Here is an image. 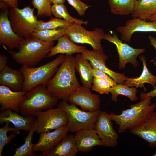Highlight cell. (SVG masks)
I'll list each match as a JSON object with an SVG mask.
<instances>
[{"label":"cell","instance_id":"cell-1","mask_svg":"<svg viewBox=\"0 0 156 156\" xmlns=\"http://www.w3.org/2000/svg\"><path fill=\"white\" fill-rule=\"evenodd\" d=\"M74 60L72 55H65L64 61L47 84L51 94L58 99L67 101L68 97L81 86L76 77Z\"/></svg>","mask_w":156,"mask_h":156},{"label":"cell","instance_id":"cell-2","mask_svg":"<svg viewBox=\"0 0 156 156\" xmlns=\"http://www.w3.org/2000/svg\"><path fill=\"white\" fill-rule=\"evenodd\" d=\"M54 43L44 41L32 36L24 38L17 48L18 51L11 52L12 57L22 66L34 67L48 57Z\"/></svg>","mask_w":156,"mask_h":156},{"label":"cell","instance_id":"cell-3","mask_svg":"<svg viewBox=\"0 0 156 156\" xmlns=\"http://www.w3.org/2000/svg\"><path fill=\"white\" fill-rule=\"evenodd\" d=\"M151 97L146 98L140 101L129 106V109L123 110L120 114H109L112 120L118 125V132L121 133L143 122L156 109V102L152 104Z\"/></svg>","mask_w":156,"mask_h":156},{"label":"cell","instance_id":"cell-4","mask_svg":"<svg viewBox=\"0 0 156 156\" xmlns=\"http://www.w3.org/2000/svg\"><path fill=\"white\" fill-rule=\"evenodd\" d=\"M58 99L52 96L47 87L38 85L27 91L19 106V112L24 116H36L39 112L53 108Z\"/></svg>","mask_w":156,"mask_h":156},{"label":"cell","instance_id":"cell-5","mask_svg":"<svg viewBox=\"0 0 156 156\" xmlns=\"http://www.w3.org/2000/svg\"><path fill=\"white\" fill-rule=\"evenodd\" d=\"M65 55L60 54L53 60L36 68L22 66L19 70L23 73L25 80L23 91L27 92L38 85L47 86L64 61Z\"/></svg>","mask_w":156,"mask_h":156},{"label":"cell","instance_id":"cell-6","mask_svg":"<svg viewBox=\"0 0 156 156\" xmlns=\"http://www.w3.org/2000/svg\"><path fill=\"white\" fill-rule=\"evenodd\" d=\"M67 101H62L57 105L66 112L68 121L67 126L69 131L74 133L83 129L94 128L101 111V109L93 112H86L82 110L76 105L69 104Z\"/></svg>","mask_w":156,"mask_h":156},{"label":"cell","instance_id":"cell-7","mask_svg":"<svg viewBox=\"0 0 156 156\" xmlns=\"http://www.w3.org/2000/svg\"><path fill=\"white\" fill-rule=\"evenodd\" d=\"M34 8L26 6L23 9L11 8L8 16L12 28L19 36L24 38L31 36L38 20L34 14Z\"/></svg>","mask_w":156,"mask_h":156},{"label":"cell","instance_id":"cell-8","mask_svg":"<svg viewBox=\"0 0 156 156\" xmlns=\"http://www.w3.org/2000/svg\"><path fill=\"white\" fill-rule=\"evenodd\" d=\"M81 25L71 23L66 28L64 35L74 43L88 44L93 49L103 52L101 42L105 34L103 30L98 27L89 31Z\"/></svg>","mask_w":156,"mask_h":156},{"label":"cell","instance_id":"cell-9","mask_svg":"<svg viewBox=\"0 0 156 156\" xmlns=\"http://www.w3.org/2000/svg\"><path fill=\"white\" fill-rule=\"evenodd\" d=\"M36 116L37 127L36 132L40 134L66 125L68 121L65 111L58 107L39 112Z\"/></svg>","mask_w":156,"mask_h":156},{"label":"cell","instance_id":"cell-10","mask_svg":"<svg viewBox=\"0 0 156 156\" xmlns=\"http://www.w3.org/2000/svg\"><path fill=\"white\" fill-rule=\"evenodd\" d=\"M104 39L116 46L119 56V69H124L126 64L128 63H131L135 68L138 66L139 62L136 60L137 58L145 51V49L134 48L123 42L113 31H111L110 33L105 34Z\"/></svg>","mask_w":156,"mask_h":156},{"label":"cell","instance_id":"cell-11","mask_svg":"<svg viewBox=\"0 0 156 156\" xmlns=\"http://www.w3.org/2000/svg\"><path fill=\"white\" fill-rule=\"evenodd\" d=\"M109 114L101 111L94 128L100 139L107 146L114 147L118 144L119 135L114 130Z\"/></svg>","mask_w":156,"mask_h":156},{"label":"cell","instance_id":"cell-12","mask_svg":"<svg viewBox=\"0 0 156 156\" xmlns=\"http://www.w3.org/2000/svg\"><path fill=\"white\" fill-rule=\"evenodd\" d=\"M69 131L67 125L57 128L51 132L40 134L38 142L34 144V151H40L39 156H44L51 151L65 138Z\"/></svg>","mask_w":156,"mask_h":156},{"label":"cell","instance_id":"cell-13","mask_svg":"<svg viewBox=\"0 0 156 156\" xmlns=\"http://www.w3.org/2000/svg\"><path fill=\"white\" fill-rule=\"evenodd\" d=\"M90 89L81 86L68 97L67 101L79 106L85 111L93 112L99 109L100 105L99 96L92 93Z\"/></svg>","mask_w":156,"mask_h":156},{"label":"cell","instance_id":"cell-14","mask_svg":"<svg viewBox=\"0 0 156 156\" xmlns=\"http://www.w3.org/2000/svg\"><path fill=\"white\" fill-rule=\"evenodd\" d=\"M120 35L122 41L130 44L132 35L137 32H156V21H147L139 18L129 19L123 26L116 29Z\"/></svg>","mask_w":156,"mask_h":156},{"label":"cell","instance_id":"cell-15","mask_svg":"<svg viewBox=\"0 0 156 156\" xmlns=\"http://www.w3.org/2000/svg\"><path fill=\"white\" fill-rule=\"evenodd\" d=\"M81 55L90 62L92 67H95L108 74L117 84L122 83L128 78L125 74L113 71L107 67L106 62L108 57L104 53L96 50L86 49Z\"/></svg>","mask_w":156,"mask_h":156},{"label":"cell","instance_id":"cell-16","mask_svg":"<svg viewBox=\"0 0 156 156\" xmlns=\"http://www.w3.org/2000/svg\"><path fill=\"white\" fill-rule=\"evenodd\" d=\"M75 133L74 138L79 152H90L96 146L107 147L99 138L94 128L82 129Z\"/></svg>","mask_w":156,"mask_h":156},{"label":"cell","instance_id":"cell-17","mask_svg":"<svg viewBox=\"0 0 156 156\" xmlns=\"http://www.w3.org/2000/svg\"><path fill=\"white\" fill-rule=\"evenodd\" d=\"M130 131L133 135L146 141L150 147L156 146V112L154 111L143 122Z\"/></svg>","mask_w":156,"mask_h":156},{"label":"cell","instance_id":"cell-18","mask_svg":"<svg viewBox=\"0 0 156 156\" xmlns=\"http://www.w3.org/2000/svg\"><path fill=\"white\" fill-rule=\"evenodd\" d=\"M8 10L0 15V45H5L12 50L18 48L24 38L21 37L13 31L8 16Z\"/></svg>","mask_w":156,"mask_h":156},{"label":"cell","instance_id":"cell-19","mask_svg":"<svg viewBox=\"0 0 156 156\" xmlns=\"http://www.w3.org/2000/svg\"><path fill=\"white\" fill-rule=\"evenodd\" d=\"M27 92L13 91L8 87L0 86V111L10 109L19 112V106Z\"/></svg>","mask_w":156,"mask_h":156},{"label":"cell","instance_id":"cell-20","mask_svg":"<svg viewBox=\"0 0 156 156\" xmlns=\"http://www.w3.org/2000/svg\"><path fill=\"white\" fill-rule=\"evenodd\" d=\"M0 72V85L6 86L14 91H23L25 78L19 69H14L7 66Z\"/></svg>","mask_w":156,"mask_h":156},{"label":"cell","instance_id":"cell-21","mask_svg":"<svg viewBox=\"0 0 156 156\" xmlns=\"http://www.w3.org/2000/svg\"><path fill=\"white\" fill-rule=\"evenodd\" d=\"M34 117L21 116L11 109H6L0 113V124L3 125L9 122L12 123L17 129L29 132L36 120Z\"/></svg>","mask_w":156,"mask_h":156},{"label":"cell","instance_id":"cell-22","mask_svg":"<svg viewBox=\"0 0 156 156\" xmlns=\"http://www.w3.org/2000/svg\"><path fill=\"white\" fill-rule=\"evenodd\" d=\"M74 63L75 70L79 73L83 86L91 88L94 77L92 67L88 60L81 54H77L74 57Z\"/></svg>","mask_w":156,"mask_h":156},{"label":"cell","instance_id":"cell-23","mask_svg":"<svg viewBox=\"0 0 156 156\" xmlns=\"http://www.w3.org/2000/svg\"><path fill=\"white\" fill-rule=\"evenodd\" d=\"M57 40V44L53 47L47 57H51L58 54L72 55L76 53H81L86 49L85 46L75 44L64 35Z\"/></svg>","mask_w":156,"mask_h":156},{"label":"cell","instance_id":"cell-24","mask_svg":"<svg viewBox=\"0 0 156 156\" xmlns=\"http://www.w3.org/2000/svg\"><path fill=\"white\" fill-rule=\"evenodd\" d=\"M140 59L143 63V69L141 75L138 77L128 78L123 84L129 87L143 88L144 92L147 89L144 84L147 83L155 86L156 84V76L153 75L147 67L146 60L144 56H140Z\"/></svg>","mask_w":156,"mask_h":156},{"label":"cell","instance_id":"cell-25","mask_svg":"<svg viewBox=\"0 0 156 156\" xmlns=\"http://www.w3.org/2000/svg\"><path fill=\"white\" fill-rule=\"evenodd\" d=\"M78 152L74 135L67 134L57 146L44 156H75Z\"/></svg>","mask_w":156,"mask_h":156},{"label":"cell","instance_id":"cell-26","mask_svg":"<svg viewBox=\"0 0 156 156\" xmlns=\"http://www.w3.org/2000/svg\"><path fill=\"white\" fill-rule=\"evenodd\" d=\"M156 14V0H136L131 14L133 18H139L146 20Z\"/></svg>","mask_w":156,"mask_h":156},{"label":"cell","instance_id":"cell-27","mask_svg":"<svg viewBox=\"0 0 156 156\" xmlns=\"http://www.w3.org/2000/svg\"><path fill=\"white\" fill-rule=\"evenodd\" d=\"M136 0H108L111 12L113 14L128 15L133 12Z\"/></svg>","mask_w":156,"mask_h":156},{"label":"cell","instance_id":"cell-28","mask_svg":"<svg viewBox=\"0 0 156 156\" xmlns=\"http://www.w3.org/2000/svg\"><path fill=\"white\" fill-rule=\"evenodd\" d=\"M37 127V122L36 119L28 135L24 138L23 144L15 150L14 156H35L37 155L33 150L34 144L32 142V140Z\"/></svg>","mask_w":156,"mask_h":156},{"label":"cell","instance_id":"cell-29","mask_svg":"<svg viewBox=\"0 0 156 156\" xmlns=\"http://www.w3.org/2000/svg\"><path fill=\"white\" fill-rule=\"evenodd\" d=\"M137 91L136 87H129L122 83H117L111 87L109 92L112 94V100L117 102L118 96L119 95L126 96L132 101L138 100Z\"/></svg>","mask_w":156,"mask_h":156},{"label":"cell","instance_id":"cell-30","mask_svg":"<svg viewBox=\"0 0 156 156\" xmlns=\"http://www.w3.org/2000/svg\"><path fill=\"white\" fill-rule=\"evenodd\" d=\"M65 28H62L40 30L35 29L31 36L44 41L54 42L65 34Z\"/></svg>","mask_w":156,"mask_h":156},{"label":"cell","instance_id":"cell-31","mask_svg":"<svg viewBox=\"0 0 156 156\" xmlns=\"http://www.w3.org/2000/svg\"><path fill=\"white\" fill-rule=\"evenodd\" d=\"M52 14L56 18H62L64 20L70 23H74L78 24L87 25L88 21H83L73 17L68 13L66 7L64 3H54L52 5Z\"/></svg>","mask_w":156,"mask_h":156},{"label":"cell","instance_id":"cell-32","mask_svg":"<svg viewBox=\"0 0 156 156\" xmlns=\"http://www.w3.org/2000/svg\"><path fill=\"white\" fill-rule=\"evenodd\" d=\"M10 122L5 123L4 126L0 128V156H1L5 146L10 143L20 133V130L15 127H9Z\"/></svg>","mask_w":156,"mask_h":156},{"label":"cell","instance_id":"cell-33","mask_svg":"<svg viewBox=\"0 0 156 156\" xmlns=\"http://www.w3.org/2000/svg\"><path fill=\"white\" fill-rule=\"evenodd\" d=\"M71 23L64 19L56 18H51L47 22H45L41 20H38L35 29L41 30L66 28L70 26Z\"/></svg>","mask_w":156,"mask_h":156},{"label":"cell","instance_id":"cell-34","mask_svg":"<svg viewBox=\"0 0 156 156\" xmlns=\"http://www.w3.org/2000/svg\"><path fill=\"white\" fill-rule=\"evenodd\" d=\"M34 8L37 10V15L39 17H50L52 15V6L49 0H32Z\"/></svg>","mask_w":156,"mask_h":156},{"label":"cell","instance_id":"cell-35","mask_svg":"<svg viewBox=\"0 0 156 156\" xmlns=\"http://www.w3.org/2000/svg\"><path fill=\"white\" fill-rule=\"evenodd\" d=\"M113 86L104 79L94 77L91 88L100 94H108L110 88Z\"/></svg>","mask_w":156,"mask_h":156},{"label":"cell","instance_id":"cell-36","mask_svg":"<svg viewBox=\"0 0 156 156\" xmlns=\"http://www.w3.org/2000/svg\"><path fill=\"white\" fill-rule=\"evenodd\" d=\"M68 3L73 6L80 16H83L85 12L90 6L88 5L80 0H66Z\"/></svg>","mask_w":156,"mask_h":156},{"label":"cell","instance_id":"cell-37","mask_svg":"<svg viewBox=\"0 0 156 156\" xmlns=\"http://www.w3.org/2000/svg\"><path fill=\"white\" fill-rule=\"evenodd\" d=\"M92 72L94 77L102 79L107 80L113 86L116 82L107 74L95 67H92Z\"/></svg>","mask_w":156,"mask_h":156},{"label":"cell","instance_id":"cell-38","mask_svg":"<svg viewBox=\"0 0 156 156\" xmlns=\"http://www.w3.org/2000/svg\"><path fill=\"white\" fill-rule=\"evenodd\" d=\"M154 90L148 93L141 92L140 95V99L142 100L148 97H151L152 98L156 96V86L153 87Z\"/></svg>","mask_w":156,"mask_h":156},{"label":"cell","instance_id":"cell-39","mask_svg":"<svg viewBox=\"0 0 156 156\" xmlns=\"http://www.w3.org/2000/svg\"><path fill=\"white\" fill-rule=\"evenodd\" d=\"M8 63L7 57L0 54V72L3 70L7 66Z\"/></svg>","mask_w":156,"mask_h":156},{"label":"cell","instance_id":"cell-40","mask_svg":"<svg viewBox=\"0 0 156 156\" xmlns=\"http://www.w3.org/2000/svg\"><path fill=\"white\" fill-rule=\"evenodd\" d=\"M0 1L5 3L11 8L18 7L17 0H0Z\"/></svg>","mask_w":156,"mask_h":156},{"label":"cell","instance_id":"cell-41","mask_svg":"<svg viewBox=\"0 0 156 156\" xmlns=\"http://www.w3.org/2000/svg\"><path fill=\"white\" fill-rule=\"evenodd\" d=\"M148 38L150 41V44L152 45L156 50V38L150 35L148 37ZM156 59V57L155 58ZM154 64L156 66V61H154L153 62Z\"/></svg>","mask_w":156,"mask_h":156},{"label":"cell","instance_id":"cell-42","mask_svg":"<svg viewBox=\"0 0 156 156\" xmlns=\"http://www.w3.org/2000/svg\"><path fill=\"white\" fill-rule=\"evenodd\" d=\"M9 7V6L6 3L0 1V7L1 9L5 11L8 10V8Z\"/></svg>","mask_w":156,"mask_h":156},{"label":"cell","instance_id":"cell-43","mask_svg":"<svg viewBox=\"0 0 156 156\" xmlns=\"http://www.w3.org/2000/svg\"><path fill=\"white\" fill-rule=\"evenodd\" d=\"M147 21H156V14L149 17L146 20Z\"/></svg>","mask_w":156,"mask_h":156},{"label":"cell","instance_id":"cell-44","mask_svg":"<svg viewBox=\"0 0 156 156\" xmlns=\"http://www.w3.org/2000/svg\"><path fill=\"white\" fill-rule=\"evenodd\" d=\"M65 0H54L53 3L61 4L64 3Z\"/></svg>","mask_w":156,"mask_h":156},{"label":"cell","instance_id":"cell-45","mask_svg":"<svg viewBox=\"0 0 156 156\" xmlns=\"http://www.w3.org/2000/svg\"><path fill=\"white\" fill-rule=\"evenodd\" d=\"M51 3H53V2L54 0H49Z\"/></svg>","mask_w":156,"mask_h":156},{"label":"cell","instance_id":"cell-46","mask_svg":"<svg viewBox=\"0 0 156 156\" xmlns=\"http://www.w3.org/2000/svg\"><path fill=\"white\" fill-rule=\"evenodd\" d=\"M153 156H156V153H155L154 154H153Z\"/></svg>","mask_w":156,"mask_h":156}]
</instances>
